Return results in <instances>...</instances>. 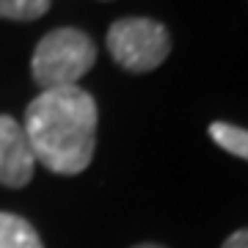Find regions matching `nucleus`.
<instances>
[{
	"instance_id": "nucleus-1",
	"label": "nucleus",
	"mask_w": 248,
	"mask_h": 248,
	"mask_svg": "<svg viewBox=\"0 0 248 248\" xmlns=\"http://www.w3.org/2000/svg\"><path fill=\"white\" fill-rule=\"evenodd\" d=\"M22 130L36 163L63 177L80 174L97 149V102L80 86L42 91L28 105Z\"/></svg>"
},
{
	"instance_id": "nucleus-2",
	"label": "nucleus",
	"mask_w": 248,
	"mask_h": 248,
	"mask_svg": "<svg viewBox=\"0 0 248 248\" xmlns=\"http://www.w3.org/2000/svg\"><path fill=\"white\" fill-rule=\"evenodd\" d=\"M97 45L80 28H55L39 39L31 58V75L42 91L78 86V80L94 66Z\"/></svg>"
},
{
	"instance_id": "nucleus-3",
	"label": "nucleus",
	"mask_w": 248,
	"mask_h": 248,
	"mask_svg": "<svg viewBox=\"0 0 248 248\" xmlns=\"http://www.w3.org/2000/svg\"><path fill=\"white\" fill-rule=\"evenodd\" d=\"M108 50L124 72L143 75L157 69L171 53V36L163 22L149 17H124L108 28Z\"/></svg>"
},
{
	"instance_id": "nucleus-4",
	"label": "nucleus",
	"mask_w": 248,
	"mask_h": 248,
	"mask_svg": "<svg viewBox=\"0 0 248 248\" xmlns=\"http://www.w3.org/2000/svg\"><path fill=\"white\" fill-rule=\"evenodd\" d=\"M33 169L36 157L22 124L14 116L0 113V185L25 187L33 179Z\"/></svg>"
},
{
	"instance_id": "nucleus-5",
	"label": "nucleus",
	"mask_w": 248,
	"mask_h": 248,
	"mask_svg": "<svg viewBox=\"0 0 248 248\" xmlns=\"http://www.w3.org/2000/svg\"><path fill=\"white\" fill-rule=\"evenodd\" d=\"M0 248H45V243L25 218L0 210Z\"/></svg>"
},
{
	"instance_id": "nucleus-6",
	"label": "nucleus",
	"mask_w": 248,
	"mask_h": 248,
	"mask_svg": "<svg viewBox=\"0 0 248 248\" xmlns=\"http://www.w3.org/2000/svg\"><path fill=\"white\" fill-rule=\"evenodd\" d=\"M210 138H213L221 149H226L229 155L240 160H248V130L237 127L229 122H213L210 124Z\"/></svg>"
},
{
	"instance_id": "nucleus-7",
	"label": "nucleus",
	"mask_w": 248,
	"mask_h": 248,
	"mask_svg": "<svg viewBox=\"0 0 248 248\" xmlns=\"http://www.w3.org/2000/svg\"><path fill=\"white\" fill-rule=\"evenodd\" d=\"M50 11V0H0V17L14 22H31Z\"/></svg>"
},
{
	"instance_id": "nucleus-8",
	"label": "nucleus",
	"mask_w": 248,
	"mask_h": 248,
	"mask_svg": "<svg viewBox=\"0 0 248 248\" xmlns=\"http://www.w3.org/2000/svg\"><path fill=\"white\" fill-rule=\"evenodd\" d=\"M221 248H248V226H243V229L232 232L229 237L223 240Z\"/></svg>"
},
{
	"instance_id": "nucleus-9",
	"label": "nucleus",
	"mask_w": 248,
	"mask_h": 248,
	"mask_svg": "<svg viewBox=\"0 0 248 248\" xmlns=\"http://www.w3.org/2000/svg\"><path fill=\"white\" fill-rule=\"evenodd\" d=\"M133 248H166V246H157V243H138V246Z\"/></svg>"
}]
</instances>
